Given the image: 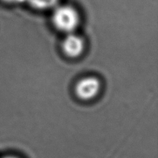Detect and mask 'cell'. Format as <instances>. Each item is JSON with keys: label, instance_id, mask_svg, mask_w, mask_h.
<instances>
[{"label": "cell", "instance_id": "cell-4", "mask_svg": "<svg viewBox=\"0 0 158 158\" xmlns=\"http://www.w3.org/2000/svg\"><path fill=\"white\" fill-rule=\"evenodd\" d=\"M32 7L40 10L52 9L55 7L58 3L59 0H25Z\"/></svg>", "mask_w": 158, "mask_h": 158}, {"label": "cell", "instance_id": "cell-6", "mask_svg": "<svg viewBox=\"0 0 158 158\" xmlns=\"http://www.w3.org/2000/svg\"><path fill=\"white\" fill-rule=\"evenodd\" d=\"M2 158H19V157H15V156H6V157H3Z\"/></svg>", "mask_w": 158, "mask_h": 158}, {"label": "cell", "instance_id": "cell-5", "mask_svg": "<svg viewBox=\"0 0 158 158\" xmlns=\"http://www.w3.org/2000/svg\"><path fill=\"white\" fill-rule=\"evenodd\" d=\"M4 2L8 3V4H18L25 2V0H2Z\"/></svg>", "mask_w": 158, "mask_h": 158}, {"label": "cell", "instance_id": "cell-3", "mask_svg": "<svg viewBox=\"0 0 158 158\" xmlns=\"http://www.w3.org/2000/svg\"><path fill=\"white\" fill-rule=\"evenodd\" d=\"M63 50L69 57H78L84 50V42L79 35L69 33L63 41Z\"/></svg>", "mask_w": 158, "mask_h": 158}, {"label": "cell", "instance_id": "cell-2", "mask_svg": "<svg viewBox=\"0 0 158 158\" xmlns=\"http://www.w3.org/2000/svg\"><path fill=\"white\" fill-rule=\"evenodd\" d=\"M101 88L100 80L94 77H85L77 83L75 92L77 97L83 100H92L98 95Z\"/></svg>", "mask_w": 158, "mask_h": 158}, {"label": "cell", "instance_id": "cell-1", "mask_svg": "<svg viewBox=\"0 0 158 158\" xmlns=\"http://www.w3.org/2000/svg\"><path fill=\"white\" fill-rule=\"evenodd\" d=\"M54 26L61 32L71 33L78 26L80 17L77 11L69 6H58L52 17Z\"/></svg>", "mask_w": 158, "mask_h": 158}]
</instances>
